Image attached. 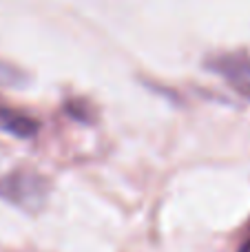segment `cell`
Here are the masks:
<instances>
[{"instance_id":"277c9868","label":"cell","mask_w":250,"mask_h":252,"mask_svg":"<svg viewBox=\"0 0 250 252\" xmlns=\"http://www.w3.org/2000/svg\"><path fill=\"white\" fill-rule=\"evenodd\" d=\"M239 252H250V239L246 241V244L242 246V248H239Z\"/></svg>"},{"instance_id":"7a4b0ae2","label":"cell","mask_w":250,"mask_h":252,"mask_svg":"<svg viewBox=\"0 0 250 252\" xmlns=\"http://www.w3.org/2000/svg\"><path fill=\"white\" fill-rule=\"evenodd\" d=\"M213 66L228 80L235 91L250 100V56H226Z\"/></svg>"},{"instance_id":"3957f363","label":"cell","mask_w":250,"mask_h":252,"mask_svg":"<svg viewBox=\"0 0 250 252\" xmlns=\"http://www.w3.org/2000/svg\"><path fill=\"white\" fill-rule=\"evenodd\" d=\"M0 130L13 135V137L29 139L38 133V122L27 113L13 111L9 106H0Z\"/></svg>"},{"instance_id":"6da1fadb","label":"cell","mask_w":250,"mask_h":252,"mask_svg":"<svg viewBox=\"0 0 250 252\" xmlns=\"http://www.w3.org/2000/svg\"><path fill=\"white\" fill-rule=\"evenodd\" d=\"M47 195L49 182L33 170H13L0 177V197L25 210H38Z\"/></svg>"}]
</instances>
